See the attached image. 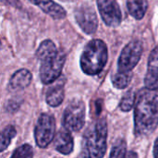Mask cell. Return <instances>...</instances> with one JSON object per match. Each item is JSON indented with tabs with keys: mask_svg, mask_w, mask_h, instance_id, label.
I'll list each match as a JSON object with an SVG mask.
<instances>
[{
	"mask_svg": "<svg viewBox=\"0 0 158 158\" xmlns=\"http://www.w3.org/2000/svg\"><path fill=\"white\" fill-rule=\"evenodd\" d=\"M134 108L135 135L152 134L158 126V90L142 89L136 94Z\"/></svg>",
	"mask_w": 158,
	"mask_h": 158,
	"instance_id": "obj_1",
	"label": "cell"
},
{
	"mask_svg": "<svg viewBox=\"0 0 158 158\" xmlns=\"http://www.w3.org/2000/svg\"><path fill=\"white\" fill-rule=\"evenodd\" d=\"M37 58L41 61L40 79L44 84L55 82L61 75L66 61V55L57 51L56 44L51 40L42 42L36 52Z\"/></svg>",
	"mask_w": 158,
	"mask_h": 158,
	"instance_id": "obj_2",
	"label": "cell"
},
{
	"mask_svg": "<svg viewBox=\"0 0 158 158\" xmlns=\"http://www.w3.org/2000/svg\"><path fill=\"white\" fill-rule=\"evenodd\" d=\"M107 124L106 119L94 121L85 131L82 139V158H103L106 151Z\"/></svg>",
	"mask_w": 158,
	"mask_h": 158,
	"instance_id": "obj_3",
	"label": "cell"
},
{
	"mask_svg": "<svg viewBox=\"0 0 158 158\" xmlns=\"http://www.w3.org/2000/svg\"><path fill=\"white\" fill-rule=\"evenodd\" d=\"M108 58L106 43L100 39L90 41L84 47L81 56V68L87 75H97L105 68Z\"/></svg>",
	"mask_w": 158,
	"mask_h": 158,
	"instance_id": "obj_4",
	"label": "cell"
},
{
	"mask_svg": "<svg viewBox=\"0 0 158 158\" xmlns=\"http://www.w3.org/2000/svg\"><path fill=\"white\" fill-rule=\"evenodd\" d=\"M85 123V105L81 100H72L64 111L63 126L69 131H79Z\"/></svg>",
	"mask_w": 158,
	"mask_h": 158,
	"instance_id": "obj_5",
	"label": "cell"
},
{
	"mask_svg": "<svg viewBox=\"0 0 158 158\" xmlns=\"http://www.w3.org/2000/svg\"><path fill=\"white\" fill-rule=\"evenodd\" d=\"M143 44L139 40H133L130 42L122 50L118 62V72L129 73L136 67L141 59L143 54Z\"/></svg>",
	"mask_w": 158,
	"mask_h": 158,
	"instance_id": "obj_6",
	"label": "cell"
},
{
	"mask_svg": "<svg viewBox=\"0 0 158 158\" xmlns=\"http://www.w3.org/2000/svg\"><path fill=\"white\" fill-rule=\"evenodd\" d=\"M56 122L53 116L49 114H42L35 126L34 138L36 144L40 148L47 147L55 137Z\"/></svg>",
	"mask_w": 158,
	"mask_h": 158,
	"instance_id": "obj_7",
	"label": "cell"
},
{
	"mask_svg": "<svg viewBox=\"0 0 158 158\" xmlns=\"http://www.w3.org/2000/svg\"><path fill=\"white\" fill-rule=\"evenodd\" d=\"M99 13L108 27H118L122 19L120 7L117 0H97Z\"/></svg>",
	"mask_w": 158,
	"mask_h": 158,
	"instance_id": "obj_8",
	"label": "cell"
},
{
	"mask_svg": "<svg viewBox=\"0 0 158 158\" xmlns=\"http://www.w3.org/2000/svg\"><path fill=\"white\" fill-rule=\"evenodd\" d=\"M75 19L81 29L87 34H93L98 27V19L91 6H81L75 11Z\"/></svg>",
	"mask_w": 158,
	"mask_h": 158,
	"instance_id": "obj_9",
	"label": "cell"
},
{
	"mask_svg": "<svg viewBox=\"0 0 158 158\" xmlns=\"http://www.w3.org/2000/svg\"><path fill=\"white\" fill-rule=\"evenodd\" d=\"M144 84L147 89L158 90V45L150 54Z\"/></svg>",
	"mask_w": 158,
	"mask_h": 158,
	"instance_id": "obj_10",
	"label": "cell"
},
{
	"mask_svg": "<svg viewBox=\"0 0 158 158\" xmlns=\"http://www.w3.org/2000/svg\"><path fill=\"white\" fill-rule=\"evenodd\" d=\"M32 4L39 6L44 13L55 19H62L66 17V10L53 0H30Z\"/></svg>",
	"mask_w": 158,
	"mask_h": 158,
	"instance_id": "obj_11",
	"label": "cell"
},
{
	"mask_svg": "<svg viewBox=\"0 0 158 158\" xmlns=\"http://www.w3.org/2000/svg\"><path fill=\"white\" fill-rule=\"evenodd\" d=\"M74 146L73 138L69 130L66 128L61 129L55 140V148L62 155H69Z\"/></svg>",
	"mask_w": 158,
	"mask_h": 158,
	"instance_id": "obj_12",
	"label": "cell"
},
{
	"mask_svg": "<svg viewBox=\"0 0 158 158\" xmlns=\"http://www.w3.org/2000/svg\"><path fill=\"white\" fill-rule=\"evenodd\" d=\"M31 73L25 69L16 71L9 81V89L15 92L24 90L31 82Z\"/></svg>",
	"mask_w": 158,
	"mask_h": 158,
	"instance_id": "obj_13",
	"label": "cell"
},
{
	"mask_svg": "<svg viewBox=\"0 0 158 158\" xmlns=\"http://www.w3.org/2000/svg\"><path fill=\"white\" fill-rule=\"evenodd\" d=\"M64 79L59 80L56 83H54L46 93V103L52 106L56 107L60 106L64 100L65 92H64Z\"/></svg>",
	"mask_w": 158,
	"mask_h": 158,
	"instance_id": "obj_14",
	"label": "cell"
},
{
	"mask_svg": "<svg viewBox=\"0 0 158 158\" xmlns=\"http://www.w3.org/2000/svg\"><path fill=\"white\" fill-rule=\"evenodd\" d=\"M127 6L130 14L136 19H142L148 8L147 0H128Z\"/></svg>",
	"mask_w": 158,
	"mask_h": 158,
	"instance_id": "obj_15",
	"label": "cell"
},
{
	"mask_svg": "<svg viewBox=\"0 0 158 158\" xmlns=\"http://www.w3.org/2000/svg\"><path fill=\"white\" fill-rule=\"evenodd\" d=\"M132 79V73H125V72H118L116 73L112 77V83L118 89H125Z\"/></svg>",
	"mask_w": 158,
	"mask_h": 158,
	"instance_id": "obj_16",
	"label": "cell"
},
{
	"mask_svg": "<svg viewBox=\"0 0 158 158\" xmlns=\"http://www.w3.org/2000/svg\"><path fill=\"white\" fill-rule=\"evenodd\" d=\"M16 134L17 131L15 127L12 125H8L3 130L1 133V152H4L7 148V146L11 143L12 139L16 136Z\"/></svg>",
	"mask_w": 158,
	"mask_h": 158,
	"instance_id": "obj_17",
	"label": "cell"
},
{
	"mask_svg": "<svg viewBox=\"0 0 158 158\" xmlns=\"http://www.w3.org/2000/svg\"><path fill=\"white\" fill-rule=\"evenodd\" d=\"M127 154L126 142L123 139H119L114 143L109 158H125Z\"/></svg>",
	"mask_w": 158,
	"mask_h": 158,
	"instance_id": "obj_18",
	"label": "cell"
},
{
	"mask_svg": "<svg viewBox=\"0 0 158 158\" xmlns=\"http://www.w3.org/2000/svg\"><path fill=\"white\" fill-rule=\"evenodd\" d=\"M136 101V94L132 90H130L123 97L120 102L119 107L123 112H129L132 109Z\"/></svg>",
	"mask_w": 158,
	"mask_h": 158,
	"instance_id": "obj_19",
	"label": "cell"
},
{
	"mask_svg": "<svg viewBox=\"0 0 158 158\" xmlns=\"http://www.w3.org/2000/svg\"><path fill=\"white\" fill-rule=\"evenodd\" d=\"M32 147L29 144H23L18 147L10 158H32Z\"/></svg>",
	"mask_w": 158,
	"mask_h": 158,
	"instance_id": "obj_20",
	"label": "cell"
},
{
	"mask_svg": "<svg viewBox=\"0 0 158 158\" xmlns=\"http://www.w3.org/2000/svg\"><path fill=\"white\" fill-rule=\"evenodd\" d=\"M2 2L6 3L7 5H11L13 6H20L19 0H2Z\"/></svg>",
	"mask_w": 158,
	"mask_h": 158,
	"instance_id": "obj_21",
	"label": "cell"
},
{
	"mask_svg": "<svg viewBox=\"0 0 158 158\" xmlns=\"http://www.w3.org/2000/svg\"><path fill=\"white\" fill-rule=\"evenodd\" d=\"M154 156L155 158H158V137L156 138L154 145Z\"/></svg>",
	"mask_w": 158,
	"mask_h": 158,
	"instance_id": "obj_22",
	"label": "cell"
},
{
	"mask_svg": "<svg viewBox=\"0 0 158 158\" xmlns=\"http://www.w3.org/2000/svg\"><path fill=\"white\" fill-rule=\"evenodd\" d=\"M125 158H138V156H137V154H136L135 152L131 151V152H129V153L127 154V156H126V157Z\"/></svg>",
	"mask_w": 158,
	"mask_h": 158,
	"instance_id": "obj_23",
	"label": "cell"
}]
</instances>
